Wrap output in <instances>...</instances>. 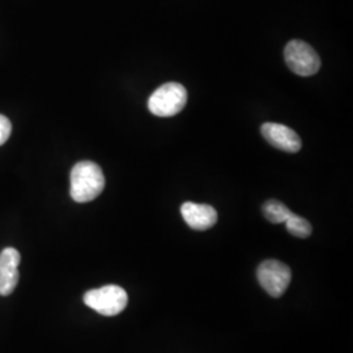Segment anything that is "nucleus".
<instances>
[{"label": "nucleus", "mask_w": 353, "mask_h": 353, "mask_svg": "<svg viewBox=\"0 0 353 353\" xmlns=\"http://www.w3.org/2000/svg\"><path fill=\"white\" fill-rule=\"evenodd\" d=\"M71 198L77 203H88L100 196L105 189L102 169L93 161H80L71 170Z\"/></svg>", "instance_id": "1"}, {"label": "nucleus", "mask_w": 353, "mask_h": 353, "mask_svg": "<svg viewBox=\"0 0 353 353\" xmlns=\"http://www.w3.org/2000/svg\"><path fill=\"white\" fill-rule=\"evenodd\" d=\"M188 102V90L178 83H166L156 89L148 100V109L157 117L181 113Z\"/></svg>", "instance_id": "2"}, {"label": "nucleus", "mask_w": 353, "mask_h": 353, "mask_svg": "<svg viewBox=\"0 0 353 353\" xmlns=\"http://www.w3.org/2000/svg\"><path fill=\"white\" fill-rule=\"evenodd\" d=\"M84 303L102 316H113L122 313L128 303L126 290L118 285H105L84 294Z\"/></svg>", "instance_id": "3"}, {"label": "nucleus", "mask_w": 353, "mask_h": 353, "mask_svg": "<svg viewBox=\"0 0 353 353\" xmlns=\"http://www.w3.org/2000/svg\"><path fill=\"white\" fill-rule=\"evenodd\" d=\"M284 58L290 71L307 77L316 75L321 68V59L316 51L301 39H292L284 49Z\"/></svg>", "instance_id": "4"}, {"label": "nucleus", "mask_w": 353, "mask_h": 353, "mask_svg": "<svg viewBox=\"0 0 353 353\" xmlns=\"http://www.w3.org/2000/svg\"><path fill=\"white\" fill-rule=\"evenodd\" d=\"M261 287L272 297H281L290 285L292 272L287 265L276 259H268L262 262L256 271Z\"/></svg>", "instance_id": "5"}, {"label": "nucleus", "mask_w": 353, "mask_h": 353, "mask_svg": "<svg viewBox=\"0 0 353 353\" xmlns=\"http://www.w3.org/2000/svg\"><path fill=\"white\" fill-rule=\"evenodd\" d=\"M261 132L272 147L280 151L296 153L301 150V139L296 131L285 125L267 122L261 127Z\"/></svg>", "instance_id": "6"}, {"label": "nucleus", "mask_w": 353, "mask_h": 353, "mask_svg": "<svg viewBox=\"0 0 353 353\" xmlns=\"http://www.w3.org/2000/svg\"><path fill=\"white\" fill-rule=\"evenodd\" d=\"M21 256L13 248L0 252V296H10L19 283V265Z\"/></svg>", "instance_id": "7"}, {"label": "nucleus", "mask_w": 353, "mask_h": 353, "mask_svg": "<svg viewBox=\"0 0 353 353\" xmlns=\"http://www.w3.org/2000/svg\"><path fill=\"white\" fill-rule=\"evenodd\" d=\"M181 214L186 224L195 230H207L217 221V212L212 205L186 202L181 207Z\"/></svg>", "instance_id": "8"}, {"label": "nucleus", "mask_w": 353, "mask_h": 353, "mask_svg": "<svg viewBox=\"0 0 353 353\" xmlns=\"http://www.w3.org/2000/svg\"><path fill=\"white\" fill-rule=\"evenodd\" d=\"M292 211L284 204L279 201H268L263 204V214L265 219L272 224H283L285 223L290 216Z\"/></svg>", "instance_id": "9"}, {"label": "nucleus", "mask_w": 353, "mask_h": 353, "mask_svg": "<svg viewBox=\"0 0 353 353\" xmlns=\"http://www.w3.org/2000/svg\"><path fill=\"white\" fill-rule=\"evenodd\" d=\"M285 225L290 234L297 239H307L313 230L310 223L299 214H292L290 219L285 221Z\"/></svg>", "instance_id": "10"}, {"label": "nucleus", "mask_w": 353, "mask_h": 353, "mask_svg": "<svg viewBox=\"0 0 353 353\" xmlns=\"http://www.w3.org/2000/svg\"><path fill=\"white\" fill-rule=\"evenodd\" d=\"M12 134V125L11 121L0 114V145H3L7 140L10 139Z\"/></svg>", "instance_id": "11"}]
</instances>
